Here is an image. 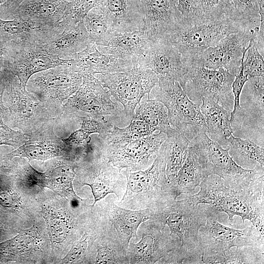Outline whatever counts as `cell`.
<instances>
[{
    "label": "cell",
    "mask_w": 264,
    "mask_h": 264,
    "mask_svg": "<svg viewBox=\"0 0 264 264\" xmlns=\"http://www.w3.org/2000/svg\"><path fill=\"white\" fill-rule=\"evenodd\" d=\"M200 191L186 198L193 204H207L228 216L232 225L233 217L240 216L243 222L249 220L264 238V193L235 190L225 185L217 175L205 177L199 185Z\"/></svg>",
    "instance_id": "obj_1"
},
{
    "label": "cell",
    "mask_w": 264,
    "mask_h": 264,
    "mask_svg": "<svg viewBox=\"0 0 264 264\" xmlns=\"http://www.w3.org/2000/svg\"><path fill=\"white\" fill-rule=\"evenodd\" d=\"M167 146L165 141L153 164L147 169L122 173L127 178L126 192L120 206L131 210L149 209L154 212L176 199L166 175Z\"/></svg>",
    "instance_id": "obj_2"
},
{
    "label": "cell",
    "mask_w": 264,
    "mask_h": 264,
    "mask_svg": "<svg viewBox=\"0 0 264 264\" xmlns=\"http://www.w3.org/2000/svg\"><path fill=\"white\" fill-rule=\"evenodd\" d=\"M189 146L198 158L204 177L217 175L225 186L233 190L264 193V167L258 166L246 169L239 166L229 154V148H223L206 132L198 133Z\"/></svg>",
    "instance_id": "obj_3"
},
{
    "label": "cell",
    "mask_w": 264,
    "mask_h": 264,
    "mask_svg": "<svg viewBox=\"0 0 264 264\" xmlns=\"http://www.w3.org/2000/svg\"><path fill=\"white\" fill-rule=\"evenodd\" d=\"M257 30L248 23L229 18L204 21L182 17L168 40L181 54L184 64L190 65L205 50L215 46L227 35Z\"/></svg>",
    "instance_id": "obj_4"
},
{
    "label": "cell",
    "mask_w": 264,
    "mask_h": 264,
    "mask_svg": "<svg viewBox=\"0 0 264 264\" xmlns=\"http://www.w3.org/2000/svg\"><path fill=\"white\" fill-rule=\"evenodd\" d=\"M206 218L205 204H193L185 198L155 210L151 219L167 226L178 238L181 246L176 255L179 264H203L198 233Z\"/></svg>",
    "instance_id": "obj_5"
},
{
    "label": "cell",
    "mask_w": 264,
    "mask_h": 264,
    "mask_svg": "<svg viewBox=\"0 0 264 264\" xmlns=\"http://www.w3.org/2000/svg\"><path fill=\"white\" fill-rule=\"evenodd\" d=\"M95 76L83 77L78 90L64 104L63 114L81 121L92 119L120 128L128 126L131 121Z\"/></svg>",
    "instance_id": "obj_6"
},
{
    "label": "cell",
    "mask_w": 264,
    "mask_h": 264,
    "mask_svg": "<svg viewBox=\"0 0 264 264\" xmlns=\"http://www.w3.org/2000/svg\"><path fill=\"white\" fill-rule=\"evenodd\" d=\"M58 66L33 74L27 90L42 103L52 118L63 114L64 102L75 93L83 82V76L70 63Z\"/></svg>",
    "instance_id": "obj_7"
},
{
    "label": "cell",
    "mask_w": 264,
    "mask_h": 264,
    "mask_svg": "<svg viewBox=\"0 0 264 264\" xmlns=\"http://www.w3.org/2000/svg\"><path fill=\"white\" fill-rule=\"evenodd\" d=\"M150 98L166 107L171 126L190 141L207 128L199 106L191 100L178 82L158 80L151 90Z\"/></svg>",
    "instance_id": "obj_8"
},
{
    "label": "cell",
    "mask_w": 264,
    "mask_h": 264,
    "mask_svg": "<svg viewBox=\"0 0 264 264\" xmlns=\"http://www.w3.org/2000/svg\"><path fill=\"white\" fill-rule=\"evenodd\" d=\"M75 171L74 181L80 186L88 185L91 189L92 206L110 194L120 200L126 192L127 178L121 170L100 156L90 142L87 154L77 161Z\"/></svg>",
    "instance_id": "obj_9"
},
{
    "label": "cell",
    "mask_w": 264,
    "mask_h": 264,
    "mask_svg": "<svg viewBox=\"0 0 264 264\" xmlns=\"http://www.w3.org/2000/svg\"><path fill=\"white\" fill-rule=\"evenodd\" d=\"M167 138L163 132L121 145H107L97 138L91 145L103 158L122 171L134 172L149 167L157 157L160 147Z\"/></svg>",
    "instance_id": "obj_10"
},
{
    "label": "cell",
    "mask_w": 264,
    "mask_h": 264,
    "mask_svg": "<svg viewBox=\"0 0 264 264\" xmlns=\"http://www.w3.org/2000/svg\"><path fill=\"white\" fill-rule=\"evenodd\" d=\"M3 101L8 111L4 122L27 135L52 119L40 101L28 92L13 73L4 91Z\"/></svg>",
    "instance_id": "obj_11"
},
{
    "label": "cell",
    "mask_w": 264,
    "mask_h": 264,
    "mask_svg": "<svg viewBox=\"0 0 264 264\" xmlns=\"http://www.w3.org/2000/svg\"><path fill=\"white\" fill-rule=\"evenodd\" d=\"M96 78L104 88L108 89L111 96L123 105L131 121L142 98L147 94L150 99V92L158 81L153 71L138 66L125 71L99 74Z\"/></svg>",
    "instance_id": "obj_12"
},
{
    "label": "cell",
    "mask_w": 264,
    "mask_h": 264,
    "mask_svg": "<svg viewBox=\"0 0 264 264\" xmlns=\"http://www.w3.org/2000/svg\"><path fill=\"white\" fill-rule=\"evenodd\" d=\"M205 209L206 223L198 233L202 254L223 251L232 247L252 246L264 249V238L252 224L243 229L229 227L219 222L221 212L207 204Z\"/></svg>",
    "instance_id": "obj_13"
},
{
    "label": "cell",
    "mask_w": 264,
    "mask_h": 264,
    "mask_svg": "<svg viewBox=\"0 0 264 264\" xmlns=\"http://www.w3.org/2000/svg\"><path fill=\"white\" fill-rule=\"evenodd\" d=\"M235 76L223 67L217 69L190 65L181 86L189 98L200 106L203 98H213L231 113L234 96L232 84Z\"/></svg>",
    "instance_id": "obj_14"
},
{
    "label": "cell",
    "mask_w": 264,
    "mask_h": 264,
    "mask_svg": "<svg viewBox=\"0 0 264 264\" xmlns=\"http://www.w3.org/2000/svg\"><path fill=\"white\" fill-rule=\"evenodd\" d=\"M137 235L139 242L131 241L127 250L128 264H155L181 246L178 238L167 226L154 220L141 223Z\"/></svg>",
    "instance_id": "obj_15"
},
{
    "label": "cell",
    "mask_w": 264,
    "mask_h": 264,
    "mask_svg": "<svg viewBox=\"0 0 264 264\" xmlns=\"http://www.w3.org/2000/svg\"><path fill=\"white\" fill-rule=\"evenodd\" d=\"M4 67L25 86L33 74L69 61L49 54L37 44L13 42L4 44Z\"/></svg>",
    "instance_id": "obj_16"
},
{
    "label": "cell",
    "mask_w": 264,
    "mask_h": 264,
    "mask_svg": "<svg viewBox=\"0 0 264 264\" xmlns=\"http://www.w3.org/2000/svg\"><path fill=\"white\" fill-rule=\"evenodd\" d=\"M257 32L249 31L230 34L215 46L205 50L191 65L213 69L223 67L236 76L240 70L242 57L250 41Z\"/></svg>",
    "instance_id": "obj_17"
},
{
    "label": "cell",
    "mask_w": 264,
    "mask_h": 264,
    "mask_svg": "<svg viewBox=\"0 0 264 264\" xmlns=\"http://www.w3.org/2000/svg\"><path fill=\"white\" fill-rule=\"evenodd\" d=\"M56 119H51L39 128L28 134V139L10 153L3 159L11 160L15 157H25L29 161L37 160L45 161L56 157L76 159L63 138L54 133L53 128Z\"/></svg>",
    "instance_id": "obj_18"
},
{
    "label": "cell",
    "mask_w": 264,
    "mask_h": 264,
    "mask_svg": "<svg viewBox=\"0 0 264 264\" xmlns=\"http://www.w3.org/2000/svg\"><path fill=\"white\" fill-rule=\"evenodd\" d=\"M138 66L153 71L158 80H174L181 86L188 70L181 55L168 40L152 42Z\"/></svg>",
    "instance_id": "obj_19"
},
{
    "label": "cell",
    "mask_w": 264,
    "mask_h": 264,
    "mask_svg": "<svg viewBox=\"0 0 264 264\" xmlns=\"http://www.w3.org/2000/svg\"><path fill=\"white\" fill-rule=\"evenodd\" d=\"M95 204L115 229L126 250L132 238H136V241L140 224L151 219L154 213L149 209L131 210L122 207L116 203L115 197L110 194Z\"/></svg>",
    "instance_id": "obj_20"
},
{
    "label": "cell",
    "mask_w": 264,
    "mask_h": 264,
    "mask_svg": "<svg viewBox=\"0 0 264 264\" xmlns=\"http://www.w3.org/2000/svg\"><path fill=\"white\" fill-rule=\"evenodd\" d=\"M145 30L152 42L168 40L182 16L178 0H142Z\"/></svg>",
    "instance_id": "obj_21"
},
{
    "label": "cell",
    "mask_w": 264,
    "mask_h": 264,
    "mask_svg": "<svg viewBox=\"0 0 264 264\" xmlns=\"http://www.w3.org/2000/svg\"><path fill=\"white\" fill-rule=\"evenodd\" d=\"M64 30L59 22L46 24L19 19L0 18V41L4 44L13 42L41 44Z\"/></svg>",
    "instance_id": "obj_22"
},
{
    "label": "cell",
    "mask_w": 264,
    "mask_h": 264,
    "mask_svg": "<svg viewBox=\"0 0 264 264\" xmlns=\"http://www.w3.org/2000/svg\"><path fill=\"white\" fill-rule=\"evenodd\" d=\"M99 5L113 32L145 30L142 0H102Z\"/></svg>",
    "instance_id": "obj_23"
},
{
    "label": "cell",
    "mask_w": 264,
    "mask_h": 264,
    "mask_svg": "<svg viewBox=\"0 0 264 264\" xmlns=\"http://www.w3.org/2000/svg\"><path fill=\"white\" fill-rule=\"evenodd\" d=\"M70 60L71 65L83 77L125 71L137 66L132 62L120 59L100 51L94 42L91 43L84 50L72 56Z\"/></svg>",
    "instance_id": "obj_24"
},
{
    "label": "cell",
    "mask_w": 264,
    "mask_h": 264,
    "mask_svg": "<svg viewBox=\"0 0 264 264\" xmlns=\"http://www.w3.org/2000/svg\"><path fill=\"white\" fill-rule=\"evenodd\" d=\"M152 41L145 30L131 32L115 33L102 45H97L98 49L106 54L118 59L138 64Z\"/></svg>",
    "instance_id": "obj_25"
},
{
    "label": "cell",
    "mask_w": 264,
    "mask_h": 264,
    "mask_svg": "<svg viewBox=\"0 0 264 264\" xmlns=\"http://www.w3.org/2000/svg\"><path fill=\"white\" fill-rule=\"evenodd\" d=\"M89 210L78 219L69 212L57 211L44 208L43 216L45 220L50 239L53 244H70L83 233Z\"/></svg>",
    "instance_id": "obj_26"
},
{
    "label": "cell",
    "mask_w": 264,
    "mask_h": 264,
    "mask_svg": "<svg viewBox=\"0 0 264 264\" xmlns=\"http://www.w3.org/2000/svg\"><path fill=\"white\" fill-rule=\"evenodd\" d=\"M67 3L64 0H23L6 20L19 19L55 24L62 19Z\"/></svg>",
    "instance_id": "obj_27"
},
{
    "label": "cell",
    "mask_w": 264,
    "mask_h": 264,
    "mask_svg": "<svg viewBox=\"0 0 264 264\" xmlns=\"http://www.w3.org/2000/svg\"><path fill=\"white\" fill-rule=\"evenodd\" d=\"M92 42L83 21L76 26L64 29L41 44H38L49 54L69 60L73 55L86 48Z\"/></svg>",
    "instance_id": "obj_28"
},
{
    "label": "cell",
    "mask_w": 264,
    "mask_h": 264,
    "mask_svg": "<svg viewBox=\"0 0 264 264\" xmlns=\"http://www.w3.org/2000/svg\"><path fill=\"white\" fill-rule=\"evenodd\" d=\"M264 76L248 78L240 96L244 110L242 125L248 128L264 125Z\"/></svg>",
    "instance_id": "obj_29"
},
{
    "label": "cell",
    "mask_w": 264,
    "mask_h": 264,
    "mask_svg": "<svg viewBox=\"0 0 264 264\" xmlns=\"http://www.w3.org/2000/svg\"><path fill=\"white\" fill-rule=\"evenodd\" d=\"M102 214L104 222L93 243V264H128L127 250L122 245L115 229Z\"/></svg>",
    "instance_id": "obj_30"
},
{
    "label": "cell",
    "mask_w": 264,
    "mask_h": 264,
    "mask_svg": "<svg viewBox=\"0 0 264 264\" xmlns=\"http://www.w3.org/2000/svg\"><path fill=\"white\" fill-rule=\"evenodd\" d=\"M205 122L206 134L223 148L226 139L233 134L230 113L213 98H203L199 106Z\"/></svg>",
    "instance_id": "obj_31"
},
{
    "label": "cell",
    "mask_w": 264,
    "mask_h": 264,
    "mask_svg": "<svg viewBox=\"0 0 264 264\" xmlns=\"http://www.w3.org/2000/svg\"><path fill=\"white\" fill-rule=\"evenodd\" d=\"M77 167L76 161L66 157L55 161L45 172L48 188L69 201L82 199L73 189Z\"/></svg>",
    "instance_id": "obj_32"
},
{
    "label": "cell",
    "mask_w": 264,
    "mask_h": 264,
    "mask_svg": "<svg viewBox=\"0 0 264 264\" xmlns=\"http://www.w3.org/2000/svg\"><path fill=\"white\" fill-rule=\"evenodd\" d=\"M42 238L37 227L21 231L13 238L0 243V260L16 261L33 255L41 249Z\"/></svg>",
    "instance_id": "obj_33"
},
{
    "label": "cell",
    "mask_w": 264,
    "mask_h": 264,
    "mask_svg": "<svg viewBox=\"0 0 264 264\" xmlns=\"http://www.w3.org/2000/svg\"><path fill=\"white\" fill-rule=\"evenodd\" d=\"M227 147L233 159L242 167L253 169L260 166L264 168V146L232 134L226 140L225 148Z\"/></svg>",
    "instance_id": "obj_34"
},
{
    "label": "cell",
    "mask_w": 264,
    "mask_h": 264,
    "mask_svg": "<svg viewBox=\"0 0 264 264\" xmlns=\"http://www.w3.org/2000/svg\"><path fill=\"white\" fill-rule=\"evenodd\" d=\"M198 158L189 146L185 160L175 179L169 183L177 198L181 194H189L198 186L204 178Z\"/></svg>",
    "instance_id": "obj_35"
},
{
    "label": "cell",
    "mask_w": 264,
    "mask_h": 264,
    "mask_svg": "<svg viewBox=\"0 0 264 264\" xmlns=\"http://www.w3.org/2000/svg\"><path fill=\"white\" fill-rule=\"evenodd\" d=\"M264 250L252 246L232 247L223 251L203 254V264H264Z\"/></svg>",
    "instance_id": "obj_36"
},
{
    "label": "cell",
    "mask_w": 264,
    "mask_h": 264,
    "mask_svg": "<svg viewBox=\"0 0 264 264\" xmlns=\"http://www.w3.org/2000/svg\"><path fill=\"white\" fill-rule=\"evenodd\" d=\"M133 119L143 121L155 131L166 135L174 129L169 122L166 107L157 100L149 99L147 94L137 106Z\"/></svg>",
    "instance_id": "obj_37"
},
{
    "label": "cell",
    "mask_w": 264,
    "mask_h": 264,
    "mask_svg": "<svg viewBox=\"0 0 264 264\" xmlns=\"http://www.w3.org/2000/svg\"><path fill=\"white\" fill-rule=\"evenodd\" d=\"M155 131L143 121L133 119L124 128L110 126L98 139L107 145H121L153 134Z\"/></svg>",
    "instance_id": "obj_38"
},
{
    "label": "cell",
    "mask_w": 264,
    "mask_h": 264,
    "mask_svg": "<svg viewBox=\"0 0 264 264\" xmlns=\"http://www.w3.org/2000/svg\"><path fill=\"white\" fill-rule=\"evenodd\" d=\"M166 135V175L170 183L175 179L185 160L190 141L175 129Z\"/></svg>",
    "instance_id": "obj_39"
},
{
    "label": "cell",
    "mask_w": 264,
    "mask_h": 264,
    "mask_svg": "<svg viewBox=\"0 0 264 264\" xmlns=\"http://www.w3.org/2000/svg\"><path fill=\"white\" fill-rule=\"evenodd\" d=\"M83 21L90 38L97 45L103 44L115 33L99 5L90 10Z\"/></svg>",
    "instance_id": "obj_40"
},
{
    "label": "cell",
    "mask_w": 264,
    "mask_h": 264,
    "mask_svg": "<svg viewBox=\"0 0 264 264\" xmlns=\"http://www.w3.org/2000/svg\"><path fill=\"white\" fill-rule=\"evenodd\" d=\"M232 15L229 0H194L192 17L204 21H217L232 19Z\"/></svg>",
    "instance_id": "obj_41"
},
{
    "label": "cell",
    "mask_w": 264,
    "mask_h": 264,
    "mask_svg": "<svg viewBox=\"0 0 264 264\" xmlns=\"http://www.w3.org/2000/svg\"><path fill=\"white\" fill-rule=\"evenodd\" d=\"M232 9L233 19L259 27V5H264V0H229Z\"/></svg>",
    "instance_id": "obj_42"
},
{
    "label": "cell",
    "mask_w": 264,
    "mask_h": 264,
    "mask_svg": "<svg viewBox=\"0 0 264 264\" xmlns=\"http://www.w3.org/2000/svg\"><path fill=\"white\" fill-rule=\"evenodd\" d=\"M102 0H74L68 2L60 22L65 29L76 26L88 13L98 5ZM60 22V21H59Z\"/></svg>",
    "instance_id": "obj_43"
},
{
    "label": "cell",
    "mask_w": 264,
    "mask_h": 264,
    "mask_svg": "<svg viewBox=\"0 0 264 264\" xmlns=\"http://www.w3.org/2000/svg\"><path fill=\"white\" fill-rule=\"evenodd\" d=\"M15 177L0 174V206L7 211L19 213L23 208L21 196L14 189Z\"/></svg>",
    "instance_id": "obj_44"
},
{
    "label": "cell",
    "mask_w": 264,
    "mask_h": 264,
    "mask_svg": "<svg viewBox=\"0 0 264 264\" xmlns=\"http://www.w3.org/2000/svg\"><path fill=\"white\" fill-rule=\"evenodd\" d=\"M14 176L16 180L21 187L28 190L38 187L41 190L48 188L47 179L45 172L41 173L33 168L28 162L15 168Z\"/></svg>",
    "instance_id": "obj_45"
},
{
    "label": "cell",
    "mask_w": 264,
    "mask_h": 264,
    "mask_svg": "<svg viewBox=\"0 0 264 264\" xmlns=\"http://www.w3.org/2000/svg\"><path fill=\"white\" fill-rule=\"evenodd\" d=\"M243 72L248 77L264 76V61L259 52L253 37L242 61Z\"/></svg>",
    "instance_id": "obj_46"
},
{
    "label": "cell",
    "mask_w": 264,
    "mask_h": 264,
    "mask_svg": "<svg viewBox=\"0 0 264 264\" xmlns=\"http://www.w3.org/2000/svg\"><path fill=\"white\" fill-rule=\"evenodd\" d=\"M27 139V134L10 128L0 116V145H8L16 149Z\"/></svg>",
    "instance_id": "obj_47"
},
{
    "label": "cell",
    "mask_w": 264,
    "mask_h": 264,
    "mask_svg": "<svg viewBox=\"0 0 264 264\" xmlns=\"http://www.w3.org/2000/svg\"><path fill=\"white\" fill-rule=\"evenodd\" d=\"M12 74V73L5 67L0 69V116L3 121L6 119L8 111L4 105L3 96Z\"/></svg>",
    "instance_id": "obj_48"
},
{
    "label": "cell",
    "mask_w": 264,
    "mask_h": 264,
    "mask_svg": "<svg viewBox=\"0 0 264 264\" xmlns=\"http://www.w3.org/2000/svg\"><path fill=\"white\" fill-rule=\"evenodd\" d=\"M112 125L92 119H87L82 120L81 127L86 132L91 135L97 133L98 135L102 134Z\"/></svg>",
    "instance_id": "obj_49"
},
{
    "label": "cell",
    "mask_w": 264,
    "mask_h": 264,
    "mask_svg": "<svg viewBox=\"0 0 264 264\" xmlns=\"http://www.w3.org/2000/svg\"><path fill=\"white\" fill-rule=\"evenodd\" d=\"M194 0H178V9L184 18H190L193 14Z\"/></svg>",
    "instance_id": "obj_50"
},
{
    "label": "cell",
    "mask_w": 264,
    "mask_h": 264,
    "mask_svg": "<svg viewBox=\"0 0 264 264\" xmlns=\"http://www.w3.org/2000/svg\"><path fill=\"white\" fill-rule=\"evenodd\" d=\"M4 46L0 42V69L4 68Z\"/></svg>",
    "instance_id": "obj_51"
},
{
    "label": "cell",
    "mask_w": 264,
    "mask_h": 264,
    "mask_svg": "<svg viewBox=\"0 0 264 264\" xmlns=\"http://www.w3.org/2000/svg\"><path fill=\"white\" fill-rule=\"evenodd\" d=\"M5 1H6V0H0V4L2 3Z\"/></svg>",
    "instance_id": "obj_52"
},
{
    "label": "cell",
    "mask_w": 264,
    "mask_h": 264,
    "mask_svg": "<svg viewBox=\"0 0 264 264\" xmlns=\"http://www.w3.org/2000/svg\"><path fill=\"white\" fill-rule=\"evenodd\" d=\"M64 0L68 2L72 1H73L74 0Z\"/></svg>",
    "instance_id": "obj_53"
}]
</instances>
